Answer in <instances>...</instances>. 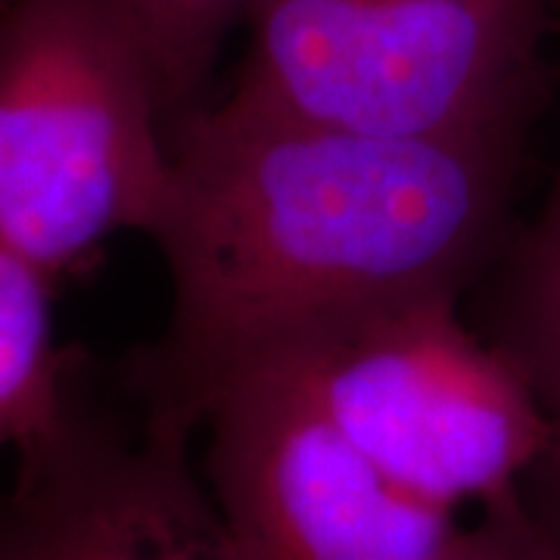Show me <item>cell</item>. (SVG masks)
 Instances as JSON below:
<instances>
[{
    "label": "cell",
    "mask_w": 560,
    "mask_h": 560,
    "mask_svg": "<svg viewBox=\"0 0 560 560\" xmlns=\"http://www.w3.org/2000/svg\"><path fill=\"white\" fill-rule=\"evenodd\" d=\"M526 128L393 138L231 101L178 113L150 237L172 312L116 364L121 386L153 423L197 436L224 383L312 324L396 293L464 290L504 231Z\"/></svg>",
    "instance_id": "1"
},
{
    "label": "cell",
    "mask_w": 560,
    "mask_h": 560,
    "mask_svg": "<svg viewBox=\"0 0 560 560\" xmlns=\"http://www.w3.org/2000/svg\"><path fill=\"white\" fill-rule=\"evenodd\" d=\"M168 109L106 0L0 10V241L60 283L121 231L156 234L172 190Z\"/></svg>",
    "instance_id": "2"
},
{
    "label": "cell",
    "mask_w": 560,
    "mask_h": 560,
    "mask_svg": "<svg viewBox=\"0 0 560 560\" xmlns=\"http://www.w3.org/2000/svg\"><path fill=\"white\" fill-rule=\"evenodd\" d=\"M458 300V287H433L364 302L256 361L389 480L452 514L523 492L555 436L521 368L460 320Z\"/></svg>",
    "instance_id": "3"
},
{
    "label": "cell",
    "mask_w": 560,
    "mask_h": 560,
    "mask_svg": "<svg viewBox=\"0 0 560 560\" xmlns=\"http://www.w3.org/2000/svg\"><path fill=\"white\" fill-rule=\"evenodd\" d=\"M560 0H256L228 101L393 138L533 119Z\"/></svg>",
    "instance_id": "4"
},
{
    "label": "cell",
    "mask_w": 560,
    "mask_h": 560,
    "mask_svg": "<svg viewBox=\"0 0 560 560\" xmlns=\"http://www.w3.org/2000/svg\"><path fill=\"white\" fill-rule=\"evenodd\" d=\"M202 477L253 560H460L467 526L389 480L268 364L202 411Z\"/></svg>",
    "instance_id": "5"
},
{
    "label": "cell",
    "mask_w": 560,
    "mask_h": 560,
    "mask_svg": "<svg viewBox=\"0 0 560 560\" xmlns=\"http://www.w3.org/2000/svg\"><path fill=\"white\" fill-rule=\"evenodd\" d=\"M190 442L79 349L60 423L0 495V560H253Z\"/></svg>",
    "instance_id": "6"
},
{
    "label": "cell",
    "mask_w": 560,
    "mask_h": 560,
    "mask_svg": "<svg viewBox=\"0 0 560 560\" xmlns=\"http://www.w3.org/2000/svg\"><path fill=\"white\" fill-rule=\"evenodd\" d=\"M54 290L35 261L0 241V448L16 455L62 418L81 346H57Z\"/></svg>",
    "instance_id": "7"
},
{
    "label": "cell",
    "mask_w": 560,
    "mask_h": 560,
    "mask_svg": "<svg viewBox=\"0 0 560 560\" xmlns=\"http://www.w3.org/2000/svg\"><path fill=\"white\" fill-rule=\"evenodd\" d=\"M492 342L521 368L551 418V448L536 470H555L560 467V172L539 221L517 249Z\"/></svg>",
    "instance_id": "8"
},
{
    "label": "cell",
    "mask_w": 560,
    "mask_h": 560,
    "mask_svg": "<svg viewBox=\"0 0 560 560\" xmlns=\"http://www.w3.org/2000/svg\"><path fill=\"white\" fill-rule=\"evenodd\" d=\"M138 35L160 81L168 119L200 103L224 38L256 0H106Z\"/></svg>",
    "instance_id": "9"
},
{
    "label": "cell",
    "mask_w": 560,
    "mask_h": 560,
    "mask_svg": "<svg viewBox=\"0 0 560 560\" xmlns=\"http://www.w3.org/2000/svg\"><path fill=\"white\" fill-rule=\"evenodd\" d=\"M460 560H560V541L529 511L523 492L482 508L467 526Z\"/></svg>",
    "instance_id": "10"
},
{
    "label": "cell",
    "mask_w": 560,
    "mask_h": 560,
    "mask_svg": "<svg viewBox=\"0 0 560 560\" xmlns=\"http://www.w3.org/2000/svg\"><path fill=\"white\" fill-rule=\"evenodd\" d=\"M523 486H533L536 504H529V511L539 517V523L560 541V467L555 470H536L529 474Z\"/></svg>",
    "instance_id": "11"
},
{
    "label": "cell",
    "mask_w": 560,
    "mask_h": 560,
    "mask_svg": "<svg viewBox=\"0 0 560 560\" xmlns=\"http://www.w3.org/2000/svg\"><path fill=\"white\" fill-rule=\"evenodd\" d=\"M7 3H10V0H0V10H3V7H7Z\"/></svg>",
    "instance_id": "12"
}]
</instances>
